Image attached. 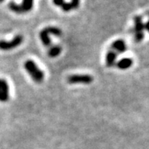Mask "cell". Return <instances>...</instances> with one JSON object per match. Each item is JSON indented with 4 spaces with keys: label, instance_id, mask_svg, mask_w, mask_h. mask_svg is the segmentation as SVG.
<instances>
[{
    "label": "cell",
    "instance_id": "obj_1",
    "mask_svg": "<svg viewBox=\"0 0 149 149\" xmlns=\"http://www.w3.org/2000/svg\"><path fill=\"white\" fill-rule=\"evenodd\" d=\"M24 68L26 72L30 74L35 83H41L44 80L45 74L44 72L36 65V64L32 60H27L24 63Z\"/></svg>",
    "mask_w": 149,
    "mask_h": 149
},
{
    "label": "cell",
    "instance_id": "obj_2",
    "mask_svg": "<svg viewBox=\"0 0 149 149\" xmlns=\"http://www.w3.org/2000/svg\"><path fill=\"white\" fill-rule=\"evenodd\" d=\"M34 0H23L21 5H17L15 2H10L8 4V7L12 11L17 14L26 13L31 11L33 7Z\"/></svg>",
    "mask_w": 149,
    "mask_h": 149
},
{
    "label": "cell",
    "instance_id": "obj_3",
    "mask_svg": "<svg viewBox=\"0 0 149 149\" xmlns=\"http://www.w3.org/2000/svg\"><path fill=\"white\" fill-rule=\"evenodd\" d=\"M94 80L93 76L89 74H74L68 78V83L70 84H90Z\"/></svg>",
    "mask_w": 149,
    "mask_h": 149
},
{
    "label": "cell",
    "instance_id": "obj_4",
    "mask_svg": "<svg viewBox=\"0 0 149 149\" xmlns=\"http://www.w3.org/2000/svg\"><path fill=\"white\" fill-rule=\"evenodd\" d=\"M134 32L135 41L136 42H140L142 41L144 38V30H145V24L142 22V18L140 16H136L134 17Z\"/></svg>",
    "mask_w": 149,
    "mask_h": 149
},
{
    "label": "cell",
    "instance_id": "obj_5",
    "mask_svg": "<svg viewBox=\"0 0 149 149\" xmlns=\"http://www.w3.org/2000/svg\"><path fill=\"white\" fill-rule=\"evenodd\" d=\"M24 38L21 35H17L11 40V41H4V40H0V49L4 50V51H8L11 49H15L18 47L23 42Z\"/></svg>",
    "mask_w": 149,
    "mask_h": 149
},
{
    "label": "cell",
    "instance_id": "obj_6",
    "mask_svg": "<svg viewBox=\"0 0 149 149\" xmlns=\"http://www.w3.org/2000/svg\"><path fill=\"white\" fill-rule=\"evenodd\" d=\"M54 5L59 6L65 12L71 11L73 9H77L79 6L80 0H71L70 2H66L64 0H52Z\"/></svg>",
    "mask_w": 149,
    "mask_h": 149
},
{
    "label": "cell",
    "instance_id": "obj_7",
    "mask_svg": "<svg viewBox=\"0 0 149 149\" xmlns=\"http://www.w3.org/2000/svg\"><path fill=\"white\" fill-rule=\"evenodd\" d=\"M9 99V86L6 79H0V102H6Z\"/></svg>",
    "mask_w": 149,
    "mask_h": 149
},
{
    "label": "cell",
    "instance_id": "obj_8",
    "mask_svg": "<svg viewBox=\"0 0 149 149\" xmlns=\"http://www.w3.org/2000/svg\"><path fill=\"white\" fill-rule=\"evenodd\" d=\"M111 50L115 52L117 55L126 52L127 49L126 42L123 40H117L111 44Z\"/></svg>",
    "mask_w": 149,
    "mask_h": 149
},
{
    "label": "cell",
    "instance_id": "obj_9",
    "mask_svg": "<svg viewBox=\"0 0 149 149\" xmlns=\"http://www.w3.org/2000/svg\"><path fill=\"white\" fill-rule=\"evenodd\" d=\"M117 54L113 50H109L106 55V65L109 68L113 67L116 64Z\"/></svg>",
    "mask_w": 149,
    "mask_h": 149
},
{
    "label": "cell",
    "instance_id": "obj_10",
    "mask_svg": "<svg viewBox=\"0 0 149 149\" xmlns=\"http://www.w3.org/2000/svg\"><path fill=\"white\" fill-rule=\"evenodd\" d=\"M49 35H50V34L47 32V30H46L45 28L43 29V30H42L40 33V40H41L42 44H43L45 46H46V47H49L52 44L51 39H50Z\"/></svg>",
    "mask_w": 149,
    "mask_h": 149
},
{
    "label": "cell",
    "instance_id": "obj_11",
    "mask_svg": "<svg viewBox=\"0 0 149 149\" xmlns=\"http://www.w3.org/2000/svg\"><path fill=\"white\" fill-rule=\"evenodd\" d=\"M132 60L129 58H125L121 59L117 63H116V65L120 70H126L128 68H131L132 65Z\"/></svg>",
    "mask_w": 149,
    "mask_h": 149
},
{
    "label": "cell",
    "instance_id": "obj_12",
    "mask_svg": "<svg viewBox=\"0 0 149 149\" xmlns=\"http://www.w3.org/2000/svg\"><path fill=\"white\" fill-rule=\"evenodd\" d=\"M61 51H62V48L61 47L60 45H55L49 49V52H48V55L50 58H55L60 55Z\"/></svg>",
    "mask_w": 149,
    "mask_h": 149
},
{
    "label": "cell",
    "instance_id": "obj_13",
    "mask_svg": "<svg viewBox=\"0 0 149 149\" xmlns=\"http://www.w3.org/2000/svg\"><path fill=\"white\" fill-rule=\"evenodd\" d=\"M45 29H46L47 32L49 34H52V35H54V36H60L62 34L61 30L59 29L58 27H57V26H47V27H45Z\"/></svg>",
    "mask_w": 149,
    "mask_h": 149
},
{
    "label": "cell",
    "instance_id": "obj_14",
    "mask_svg": "<svg viewBox=\"0 0 149 149\" xmlns=\"http://www.w3.org/2000/svg\"><path fill=\"white\" fill-rule=\"evenodd\" d=\"M145 29H146V30H148L149 33V21H148L146 24H145Z\"/></svg>",
    "mask_w": 149,
    "mask_h": 149
},
{
    "label": "cell",
    "instance_id": "obj_15",
    "mask_svg": "<svg viewBox=\"0 0 149 149\" xmlns=\"http://www.w3.org/2000/svg\"><path fill=\"white\" fill-rule=\"evenodd\" d=\"M3 1H4V0H0V3H1V2H3Z\"/></svg>",
    "mask_w": 149,
    "mask_h": 149
}]
</instances>
